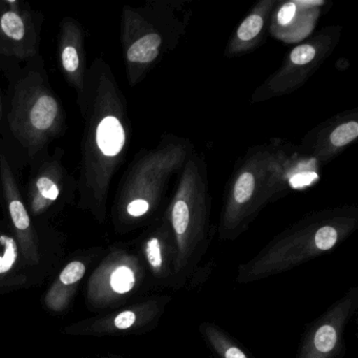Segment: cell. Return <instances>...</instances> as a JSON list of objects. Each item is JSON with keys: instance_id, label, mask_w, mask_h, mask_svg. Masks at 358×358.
I'll return each mask as SVG.
<instances>
[{"instance_id": "cell-6", "label": "cell", "mask_w": 358, "mask_h": 358, "mask_svg": "<svg viewBox=\"0 0 358 358\" xmlns=\"http://www.w3.org/2000/svg\"><path fill=\"white\" fill-rule=\"evenodd\" d=\"M58 62L66 83L75 90L77 102L85 92L87 68L85 35L83 27L72 17L62 22L58 34Z\"/></svg>"}, {"instance_id": "cell-14", "label": "cell", "mask_w": 358, "mask_h": 358, "mask_svg": "<svg viewBox=\"0 0 358 358\" xmlns=\"http://www.w3.org/2000/svg\"><path fill=\"white\" fill-rule=\"evenodd\" d=\"M87 268L83 262L74 261L66 266L59 275L60 282L64 285H74L85 276Z\"/></svg>"}, {"instance_id": "cell-17", "label": "cell", "mask_w": 358, "mask_h": 358, "mask_svg": "<svg viewBox=\"0 0 358 358\" xmlns=\"http://www.w3.org/2000/svg\"><path fill=\"white\" fill-rule=\"evenodd\" d=\"M150 209V204L145 200H134L129 202L127 204V215L131 217H140L145 215Z\"/></svg>"}, {"instance_id": "cell-18", "label": "cell", "mask_w": 358, "mask_h": 358, "mask_svg": "<svg viewBox=\"0 0 358 358\" xmlns=\"http://www.w3.org/2000/svg\"><path fill=\"white\" fill-rule=\"evenodd\" d=\"M295 12H296V7L294 3H288L282 6V9L278 12V20L282 26L290 24L291 20L294 17Z\"/></svg>"}, {"instance_id": "cell-4", "label": "cell", "mask_w": 358, "mask_h": 358, "mask_svg": "<svg viewBox=\"0 0 358 358\" xmlns=\"http://www.w3.org/2000/svg\"><path fill=\"white\" fill-rule=\"evenodd\" d=\"M41 17L16 0H3L0 12V59L28 62L39 57Z\"/></svg>"}, {"instance_id": "cell-12", "label": "cell", "mask_w": 358, "mask_h": 358, "mask_svg": "<svg viewBox=\"0 0 358 358\" xmlns=\"http://www.w3.org/2000/svg\"><path fill=\"white\" fill-rule=\"evenodd\" d=\"M358 136V124L356 122H348L339 125L331 134V143L335 146H343L353 141Z\"/></svg>"}, {"instance_id": "cell-1", "label": "cell", "mask_w": 358, "mask_h": 358, "mask_svg": "<svg viewBox=\"0 0 358 358\" xmlns=\"http://www.w3.org/2000/svg\"><path fill=\"white\" fill-rule=\"evenodd\" d=\"M85 121L76 196L81 208L102 215L113 169L127 142L108 66L96 59L87 71L83 98L77 102Z\"/></svg>"}, {"instance_id": "cell-16", "label": "cell", "mask_w": 358, "mask_h": 358, "mask_svg": "<svg viewBox=\"0 0 358 358\" xmlns=\"http://www.w3.org/2000/svg\"><path fill=\"white\" fill-rule=\"evenodd\" d=\"M315 49L312 48L311 45H299L296 49L293 50L290 55V59L293 64L303 66V64L311 62L315 57Z\"/></svg>"}, {"instance_id": "cell-9", "label": "cell", "mask_w": 358, "mask_h": 358, "mask_svg": "<svg viewBox=\"0 0 358 358\" xmlns=\"http://www.w3.org/2000/svg\"><path fill=\"white\" fill-rule=\"evenodd\" d=\"M161 38L158 34H148L137 39L127 51V62L134 64H148L158 56Z\"/></svg>"}, {"instance_id": "cell-11", "label": "cell", "mask_w": 358, "mask_h": 358, "mask_svg": "<svg viewBox=\"0 0 358 358\" xmlns=\"http://www.w3.org/2000/svg\"><path fill=\"white\" fill-rule=\"evenodd\" d=\"M0 245L3 246V255H0V274L7 273L13 268L18 259V245L9 234H0Z\"/></svg>"}, {"instance_id": "cell-10", "label": "cell", "mask_w": 358, "mask_h": 358, "mask_svg": "<svg viewBox=\"0 0 358 358\" xmlns=\"http://www.w3.org/2000/svg\"><path fill=\"white\" fill-rule=\"evenodd\" d=\"M144 253L152 273L161 278L166 276L169 273V262L167 261L166 251L163 248L160 238L157 236L150 238L146 242Z\"/></svg>"}, {"instance_id": "cell-15", "label": "cell", "mask_w": 358, "mask_h": 358, "mask_svg": "<svg viewBox=\"0 0 358 358\" xmlns=\"http://www.w3.org/2000/svg\"><path fill=\"white\" fill-rule=\"evenodd\" d=\"M262 28H263V20L259 15L249 16L238 28V38L244 41H251L261 32Z\"/></svg>"}, {"instance_id": "cell-20", "label": "cell", "mask_w": 358, "mask_h": 358, "mask_svg": "<svg viewBox=\"0 0 358 358\" xmlns=\"http://www.w3.org/2000/svg\"><path fill=\"white\" fill-rule=\"evenodd\" d=\"M3 97L1 94V89H0V131H1V127H3Z\"/></svg>"}, {"instance_id": "cell-8", "label": "cell", "mask_w": 358, "mask_h": 358, "mask_svg": "<svg viewBox=\"0 0 358 358\" xmlns=\"http://www.w3.org/2000/svg\"><path fill=\"white\" fill-rule=\"evenodd\" d=\"M203 335L213 351L222 358H249V356L238 347L229 336L215 324L205 322L201 327Z\"/></svg>"}, {"instance_id": "cell-19", "label": "cell", "mask_w": 358, "mask_h": 358, "mask_svg": "<svg viewBox=\"0 0 358 358\" xmlns=\"http://www.w3.org/2000/svg\"><path fill=\"white\" fill-rule=\"evenodd\" d=\"M317 179V175L314 173H303L294 176L290 180L291 185L294 188L303 187V186L310 185L312 182Z\"/></svg>"}, {"instance_id": "cell-7", "label": "cell", "mask_w": 358, "mask_h": 358, "mask_svg": "<svg viewBox=\"0 0 358 358\" xmlns=\"http://www.w3.org/2000/svg\"><path fill=\"white\" fill-rule=\"evenodd\" d=\"M139 280L138 263L131 257H121L110 271L108 286L116 295L129 294L137 286Z\"/></svg>"}, {"instance_id": "cell-2", "label": "cell", "mask_w": 358, "mask_h": 358, "mask_svg": "<svg viewBox=\"0 0 358 358\" xmlns=\"http://www.w3.org/2000/svg\"><path fill=\"white\" fill-rule=\"evenodd\" d=\"M26 66L3 59L9 85L3 98L1 135L12 159L32 166L66 129L62 100L50 85L41 56Z\"/></svg>"}, {"instance_id": "cell-13", "label": "cell", "mask_w": 358, "mask_h": 358, "mask_svg": "<svg viewBox=\"0 0 358 358\" xmlns=\"http://www.w3.org/2000/svg\"><path fill=\"white\" fill-rule=\"evenodd\" d=\"M253 189H255V178L251 173H245L238 178L234 188V199L236 202H247L252 196Z\"/></svg>"}, {"instance_id": "cell-3", "label": "cell", "mask_w": 358, "mask_h": 358, "mask_svg": "<svg viewBox=\"0 0 358 358\" xmlns=\"http://www.w3.org/2000/svg\"><path fill=\"white\" fill-rule=\"evenodd\" d=\"M64 150L41 157L32 165L24 202L31 217H38L76 196V182L64 165Z\"/></svg>"}, {"instance_id": "cell-21", "label": "cell", "mask_w": 358, "mask_h": 358, "mask_svg": "<svg viewBox=\"0 0 358 358\" xmlns=\"http://www.w3.org/2000/svg\"><path fill=\"white\" fill-rule=\"evenodd\" d=\"M3 0H0V12L3 11Z\"/></svg>"}, {"instance_id": "cell-5", "label": "cell", "mask_w": 358, "mask_h": 358, "mask_svg": "<svg viewBox=\"0 0 358 358\" xmlns=\"http://www.w3.org/2000/svg\"><path fill=\"white\" fill-rule=\"evenodd\" d=\"M357 301L358 290L352 289L331 306L306 333L297 358H335L341 355L345 324Z\"/></svg>"}]
</instances>
